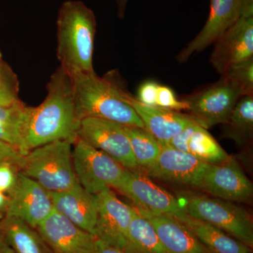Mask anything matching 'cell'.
<instances>
[{"label":"cell","mask_w":253,"mask_h":253,"mask_svg":"<svg viewBox=\"0 0 253 253\" xmlns=\"http://www.w3.org/2000/svg\"><path fill=\"white\" fill-rule=\"evenodd\" d=\"M184 223L210 253H249L252 249L216 226L188 215L184 211L174 216Z\"/></svg>","instance_id":"21"},{"label":"cell","mask_w":253,"mask_h":253,"mask_svg":"<svg viewBox=\"0 0 253 253\" xmlns=\"http://www.w3.org/2000/svg\"><path fill=\"white\" fill-rule=\"evenodd\" d=\"M208 166L191 155L168 145H161V153L154 164L141 171L151 179L198 190Z\"/></svg>","instance_id":"12"},{"label":"cell","mask_w":253,"mask_h":253,"mask_svg":"<svg viewBox=\"0 0 253 253\" xmlns=\"http://www.w3.org/2000/svg\"><path fill=\"white\" fill-rule=\"evenodd\" d=\"M214 44L211 63L221 76L253 59V16H241Z\"/></svg>","instance_id":"14"},{"label":"cell","mask_w":253,"mask_h":253,"mask_svg":"<svg viewBox=\"0 0 253 253\" xmlns=\"http://www.w3.org/2000/svg\"><path fill=\"white\" fill-rule=\"evenodd\" d=\"M125 98L128 104L135 110L144 124L145 129L162 146L169 144L174 136L194 123L188 115L179 111L151 107L141 104L127 91L125 94Z\"/></svg>","instance_id":"19"},{"label":"cell","mask_w":253,"mask_h":253,"mask_svg":"<svg viewBox=\"0 0 253 253\" xmlns=\"http://www.w3.org/2000/svg\"><path fill=\"white\" fill-rule=\"evenodd\" d=\"M56 28L59 66L70 76L95 72L96 19L92 10L79 0L65 1L59 9Z\"/></svg>","instance_id":"3"},{"label":"cell","mask_w":253,"mask_h":253,"mask_svg":"<svg viewBox=\"0 0 253 253\" xmlns=\"http://www.w3.org/2000/svg\"><path fill=\"white\" fill-rule=\"evenodd\" d=\"M32 109L21 100L10 106L0 105V140L17 148L24 156L28 154L26 139Z\"/></svg>","instance_id":"23"},{"label":"cell","mask_w":253,"mask_h":253,"mask_svg":"<svg viewBox=\"0 0 253 253\" xmlns=\"http://www.w3.org/2000/svg\"><path fill=\"white\" fill-rule=\"evenodd\" d=\"M223 125L222 135L234 141L241 147L252 142L253 138V96H243Z\"/></svg>","instance_id":"24"},{"label":"cell","mask_w":253,"mask_h":253,"mask_svg":"<svg viewBox=\"0 0 253 253\" xmlns=\"http://www.w3.org/2000/svg\"><path fill=\"white\" fill-rule=\"evenodd\" d=\"M243 96L235 83L221 76L217 83L184 99L188 106L186 115L196 124L208 129L224 124Z\"/></svg>","instance_id":"7"},{"label":"cell","mask_w":253,"mask_h":253,"mask_svg":"<svg viewBox=\"0 0 253 253\" xmlns=\"http://www.w3.org/2000/svg\"><path fill=\"white\" fill-rule=\"evenodd\" d=\"M0 234L14 253H54L36 228L17 218L4 216Z\"/></svg>","instance_id":"22"},{"label":"cell","mask_w":253,"mask_h":253,"mask_svg":"<svg viewBox=\"0 0 253 253\" xmlns=\"http://www.w3.org/2000/svg\"><path fill=\"white\" fill-rule=\"evenodd\" d=\"M73 146V168L84 189L96 195L104 189H119L128 169L80 138Z\"/></svg>","instance_id":"6"},{"label":"cell","mask_w":253,"mask_h":253,"mask_svg":"<svg viewBox=\"0 0 253 253\" xmlns=\"http://www.w3.org/2000/svg\"><path fill=\"white\" fill-rule=\"evenodd\" d=\"M0 253H14L1 234H0Z\"/></svg>","instance_id":"36"},{"label":"cell","mask_w":253,"mask_h":253,"mask_svg":"<svg viewBox=\"0 0 253 253\" xmlns=\"http://www.w3.org/2000/svg\"><path fill=\"white\" fill-rule=\"evenodd\" d=\"M139 209L176 216L184 211L182 204L175 196L158 186L139 169H128L123 184L118 189Z\"/></svg>","instance_id":"13"},{"label":"cell","mask_w":253,"mask_h":253,"mask_svg":"<svg viewBox=\"0 0 253 253\" xmlns=\"http://www.w3.org/2000/svg\"><path fill=\"white\" fill-rule=\"evenodd\" d=\"M182 207L188 215L216 226L253 249V219L244 208L230 201L201 195L187 196Z\"/></svg>","instance_id":"5"},{"label":"cell","mask_w":253,"mask_h":253,"mask_svg":"<svg viewBox=\"0 0 253 253\" xmlns=\"http://www.w3.org/2000/svg\"><path fill=\"white\" fill-rule=\"evenodd\" d=\"M128 244L129 253H168L151 223L136 210L128 231Z\"/></svg>","instance_id":"25"},{"label":"cell","mask_w":253,"mask_h":253,"mask_svg":"<svg viewBox=\"0 0 253 253\" xmlns=\"http://www.w3.org/2000/svg\"><path fill=\"white\" fill-rule=\"evenodd\" d=\"M124 129L139 169L152 166L161 153V144L144 128L124 126Z\"/></svg>","instance_id":"26"},{"label":"cell","mask_w":253,"mask_h":253,"mask_svg":"<svg viewBox=\"0 0 253 253\" xmlns=\"http://www.w3.org/2000/svg\"><path fill=\"white\" fill-rule=\"evenodd\" d=\"M19 85L17 75L3 61L0 65V105L10 106L20 101Z\"/></svg>","instance_id":"27"},{"label":"cell","mask_w":253,"mask_h":253,"mask_svg":"<svg viewBox=\"0 0 253 253\" xmlns=\"http://www.w3.org/2000/svg\"><path fill=\"white\" fill-rule=\"evenodd\" d=\"M81 120L75 104L72 80L61 66L56 68L46 84L43 102L33 107L26 139L31 150L58 140L74 143Z\"/></svg>","instance_id":"1"},{"label":"cell","mask_w":253,"mask_h":253,"mask_svg":"<svg viewBox=\"0 0 253 253\" xmlns=\"http://www.w3.org/2000/svg\"><path fill=\"white\" fill-rule=\"evenodd\" d=\"M198 190L232 203L249 204L253 196L252 181L233 158L217 164H208Z\"/></svg>","instance_id":"10"},{"label":"cell","mask_w":253,"mask_h":253,"mask_svg":"<svg viewBox=\"0 0 253 253\" xmlns=\"http://www.w3.org/2000/svg\"><path fill=\"white\" fill-rule=\"evenodd\" d=\"M73 144L58 140L31 150L23 158L20 172L50 193L70 189L78 183L73 168Z\"/></svg>","instance_id":"4"},{"label":"cell","mask_w":253,"mask_h":253,"mask_svg":"<svg viewBox=\"0 0 253 253\" xmlns=\"http://www.w3.org/2000/svg\"><path fill=\"white\" fill-rule=\"evenodd\" d=\"M96 196L98 214L94 235L100 241L129 253L128 231L134 208L121 201L111 189L103 190Z\"/></svg>","instance_id":"9"},{"label":"cell","mask_w":253,"mask_h":253,"mask_svg":"<svg viewBox=\"0 0 253 253\" xmlns=\"http://www.w3.org/2000/svg\"><path fill=\"white\" fill-rule=\"evenodd\" d=\"M7 196L5 216L17 218L36 229L54 210L51 193L20 172Z\"/></svg>","instance_id":"11"},{"label":"cell","mask_w":253,"mask_h":253,"mask_svg":"<svg viewBox=\"0 0 253 253\" xmlns=\"http://www.w3.org/2000/svg\"><path fill=\"white\" fill-rule=\"evenodd\" d=\"M252 253V252H251V253Z\"/></svg>","instance_id":"38"},{"label":"cell","mask_w":253,"mask_h":253,"mask_svg":"<svg viewBox=\"0 0 253 253\" xmlns=\"http://www.w3.org/2000/svg\"><path fill=\"white\" fill-rule=\"evenodd\" d=\"M80 119L96 118L123 126H145L135 110L125 98L126 89L119 73L110 71L103 77L96 73L70 76Z\"/></svg>","instance_id":"2"},{"label":"cell","mask_w":253,"mask_h":253,"mask_svg":"<svg viewBox=\"0 0 253 253\" xmlns=\"http://www.w3.org/2000/svg\"><path fill=\"white\" fill-rule=\"evenodd\" d=\"M54 253H95L98 239L54 211L36 228Z\"/></svg>","instance_id":"15"},{"label":"cell","mask_w":253,"mask_h":253,"mask_svg":"<svg viewBox=\"0 0 253 253\" xmlns=\"http://www.w3.org/2000/svg\"><path fill=\"white\" fill-rule=\"evenodd\" d=\"M168 145L208 164L223 163L231 158L208 129L194 122L174 136Z\"/></svg>","instance_id":"20"},{"label":"cell","mask_w":253,"mask_h":253,"mask_svg":"<svg viewBox=\"0 0 253 253\" xmlns=\"http://www.w3.org/2000/svg\"><path fill=\"white\" fill-rule=\"evenodd\" d=\"M156 107L179 112L186 111L188 109L185 101L177 99L172 89L163 85L158 86Z\"/></svg>","instance_id":"29"},{"label":"cell","mask_w":253,"mask_h":253,"mask_svg":"<svg viewBox=\"0 0 253 253\" xmlns=\"http://www.w3.org/2000/svg\"><path fill=\"white\" fill-rule=\"evenodd\" d=\"M3 62L2 55H1V51H0V65Z\"/></svg>","instance_id":"37"},{"label":"cell","mask_w":253,"mask_h":253,"mask_svg":"<svg viewBox=\"0 0 253 253\" xmlns=\"http://www.w3.org/2000/svg\"><path fill=\"white\" fill-rule=\"evenodd\" d=\"M19 169L11 163L0 165V192L7 195L16 184Z\"/></svg>","instance_id":"30"},{"label":"cell","mask_w":253,"mask_h":253,"mask_svg":"<svg viewBox=\"0 0 253 253\" xmlns=\"http://www.w3.org/2000/svg\"><path fill=\"white\" fill-rule=\"evenodd\" d=\"M126 253L123 250L118 249L114 246L103 242L98 239L97 246H96V253Z\"/></svg>","instance_id":"33"},{"label":"cell","mask_w":253,"mask_h":253,"mask_svg":"<svg viewBox=\"0 0 253 253\" xmlns=\"http://www.w3.org/2000/svg\"><path fill=\"white\" fill-rule=\"evenodd\" d=\"M159 84L154 81L145 82L138 90L136 99L146 106L156 107V96Z\"/></svg>","instance_id":"32"},{"label":"cell","mask_w":253,"mask_h":253,"mask_svg":"<svg viewBox=\"0 0 253 253\" xmlns=\"http://www.w3.org/2000/svg\"><path fill=\"white\" fill-rule=\"evenodd\" d=\"M221 77L235 83L244 96H253V59L231 68Z\"/></svg>","instance_id":"28"},{"label":"cell","mask_w":253,"mask_h":253,"mask_svg":"<svg viewBox=\"0 0 253 253\" xmlns=\"http://www.w3.org/2000/svg\"><path fill=\"white\" fill-rule=\"evenodd\" d=\"M134 208L151 223L168 253H210L187 226L174 216Z\"/></svg>","instance_id":"18"},{"label":"cell","mask_w":253,"mask_h":253,"mask_svg":"<svg viewBox=\"0 0 253 253\" xmlns=\"http://www.w3.org/2000/svg\"><path fill=\"white\" fill-rule=\"evenodd\" d=\"M51 195L55 211L94 235L98 214L96 195L88 192L79 182L70 189Z\"/></svg>","instance_id":"17"},{"label":"cell","mask_w":253,"mask_h":253,"mask_svg":"<svg viewBox=\"0 0 253 253\" xmlns=\"http://www.w3.org/2000/svg\"><path fill=\"white\" fill-rule=\"evenodd\" d=\"M243 0H211L206 24L193 41L176 56L178 62L185 63L195 53L215 43L239 19Z\"/></svg>","instance_id":"16"},{"label":"cell","mask_w":253,"mask_h":253,"mask_svg":"<svg viewBox=\"0 0 253 253\" xmlns=\"http://www.w3.org/2000/svg\"><path fill=\"white\" fill-rule=\"evenodd\" d=\"M78 137L104 153L126 169H139L124 126L96 118H83Z\"/></svg>","instance_id":"8"},{"label":"cell","mask_w":253,"mask_h":253,"mask_svg":"<svg viewBox=\"0 0 253 253\" xmlns=\"http://www.w3.org/2000/svg\"><path fill=\"white\" fill-rule=\"evenodd\" d=\"M24 156L17 148L0 140V165L6 163H11L18 168L20 170Z\"/></svg>","instance_id":"31"},{"label":"cell","mask_w":253,"mask_h":253,"mask_svg":"<svg viewBox=\"0 0 253 253\" xmlns=\"http://www.w3.org/2000/svg\"><path fill=\"white\" fill-rule=\"evenodd\" d=\"M8 204H9V199H8L7 195L0 192V220L6 214Z\"/></svg>","instance_id":"34"},{"label":"cell","mask_w":253,"mask_h":253,"mask_svg":"<svg viewBox=\"0 0 253 253\" xmlns=\"http://www.w3.org/2000/svg\"><path fill=\"white\" fill-rule=\"evenodd\" d=\"M128 1L129 0H116L118 6V16L121 19L125 17Z\"/></svg>","instance_id":"35"}]
</instances>
